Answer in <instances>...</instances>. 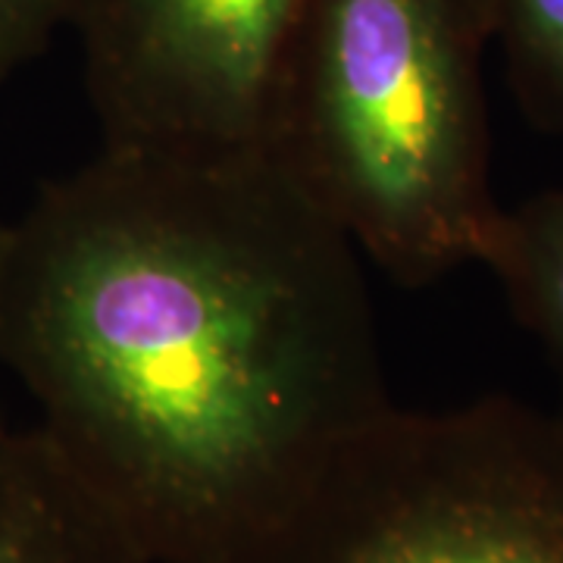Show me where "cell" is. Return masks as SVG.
<instances>
[{
  "label": "cell",
  "mask_w": 563,
  "mask_h": 563,
  "mask_svg": "<svg viewBox=\"0 0 563 563\" xmlns=\"http://www.w3.org/2000/svg\"><path fill=\"white\" fill-rule=\"evenodd\" d=\"M0 232H3V222H0Z\"/></svg>",
  "instance_id": "cell-9"
},
{
  "label": "cell",
  "mask_w": 563,
  "mask_h": 563,
  "mask_svg": "<svg viewBox=\"0 0 563 563\" xmlns=\"http://www.w3.org/2000/svg\"><path fill=\"white\" fill-rule=\"evenodd\" d=\"M0 563H154L57 442L0 422Z\"/></svg>",
  "instance_id": "cell-5"
},
{
  "label": "cell",
  "mask_w": 563,
  "mask_h": 563,
  "mask_svg": "<svg viewBox=\"0 0 563 563\" xmlns=\"http://www.w3.org/2000/svg\"><path fill=\"white\" fill-rule=\"evenodd\" d=\"M213 563H563V410L388 404Z\"/></svg>",
  "instance_id": "cell-3"
},
{
  "label": "cell",
  "mask_w": 563,
  "mask_h": 563,
  "mask_svg": "<svg viewBox=\"0 0 563 563\" xmlns=\"http://www.w3.org/2000/svg\"><path fill=\"white\" fill-rule=\"evenodd\" d=\"M485 0H307L263 154L401 285L483 263L492 195Z\"/></svg>",
  "instance_id": "cell-2"
},
{
  "label": "cell",
  "mask_w": 563,
  "mask_h": 563,
  "mask_svg": "<svg viewBox=\"0 0 563 563\" xmlns=\"http://www.w3.org/2000/svg\"><path fill=\"white\" fill-rule=\"evenodd\" d=\"M79 0H0V81L32 63L69 29Z\"/></svg>",
  "instance_id": "cell-8"
},
{
  "label": "cell",
  "mask_w": 563,
  "mask_h": 563,
  "mask_svg": "<svg viewBox=\"0 0 563 563\" xmlns=\"http://www.w3.org/2000/svg\"><path fill=\"white\" fill-rule=\"evenodd\" d=\"M307 0H79L69 29L110 147L263 151Z\"/></svg>",
  "instance_id": "cell-4"
},
{
  "label": "cell",
  "mask_w": 563,
  "mask_h": 563,
  "mask_svg": "<svg viewBox=\"0 0 563 563\" xmlns=\"http://www.w3.org/2000/svg\"><path fill=\"white\" fill-rule=\"evenodd\" d=\"M0 361L154 563H213L391 404L363 254L263 151L110 147L0 232Z\"/></svg>",
  "instance_id": "cell-1"
},
{
  "label": "cell",
  "mask_w": 563,
  "mask_h": 563,
  "mask_svg": "<svg viewBox=\"0 0 563 563\" xmlns=\"http://www.w3.org/2000/svg\"><path fill=\"white\" fill-rule=\"evenodd\" d=\"M492 41L504 51L510 85L548 132H563V0H485Z\"/></svg>",
  "instance_id": "cell-7"
},
{
  "label": "cell",
  "mask_w": 563,
  "mask_h": 563,
  "mask_svg": "<svg viewBox=\"0 0 563 563\" xmlns=\"http://www.w3.org/2000/svg\"><path fill=\"white\" fill-rule=\"evenodd\" d=\"M483 266L501 282L517 320L539 339L563 383V191L501 210Z\"/></svg>",
  "instance_id": "cell-6"
}]
</instances>
